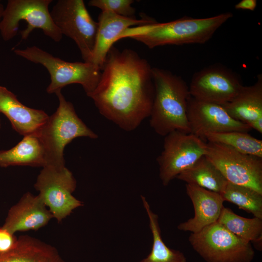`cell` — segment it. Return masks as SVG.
Returning <instances> with one entry per match:
<instances>
[{
  "label": "cell",
  "instance_id": "1",
  "mask_svg": "<svg viewBox=\"0 0 262 262\" xmlns=\"http://www.w3.org/2000/svg\"><path fill=\"white\" fill-rule=\"evenodd\" d=\"M152 68L135 51L112 46L99 82L89 97L99 113L126 131L150 116L155 88Z\"/></svg>",
  "mask_w": 262,
  "mask_h": 262
},
{
  "label": "cell",
  "instance_id": "2",
  "mask_svg": "<svg viewBox=\"0 0 262 262\" xmlns=\"http://www.w3.org/2000/svg\"><path fill=\"white\" fill-rule=\"evenodd\" d=\"M231 12L205 18L184 16L167 22H156L129 28L119 39L130 38L149 49L168 45L204 44L223 24L231 18Z\"/></svg>",
  "mask_w": 262,
  "mask_h": 262
},
{
  "label": "cell",
  "instance_id": "3",
  "mask_svg": "<svg viewBox=\"0 0 262 262\" xmlns=\"http://www.w3.org/2000/svg\"><path fill=\"white\" fill-rule=\"evenodd\" d=\"M155 93L150 114L151 127L165 136L174 131L191 133L187 117L189 86L179 76L169 71L152 68Z\"/></svg>",
  "mask_w": 262,
  "mask_h": 262
},
{
  "label": "cell",
  "instance_id": "4",
  "mask_svg": "<svg viewBox=\"0 0 262 262\" xmlns=\"http://www.w3.org/2000/svg\"><path fill=\"white\" fill-rule=\"evenodd\" d=\"M55 94L59 106L37 135L45 150L47 165L63 166L65 165L64 151L68 144L79 137L96 139L98 136L78 117L73 104L61 91Z\"/></svg>",
  "mask_w": 262,
  "mask_h": 262
},
{
  "label": "cell",
  "instance_id": "5",
  "mask_svg": "<svg viewBox=\"0 0 262 262\" xmlns=\"http://www.w3.org/2000/svg\"><path fill=\"white\" fill-rule=\"evenodd\" d=\"M14 52L30 62L42 65L47 69L50 76V82L47 88L49 94H56L67 85L77 83L82 86L88 96L95 90L100 80L101 69L93 63L66 61L35 46L17 49Z\"/></svg>",
  "mask_w": 262,
  "mask_h": 262
},
{
  "label": "cell",
  "instance_id": "6",
  "mask_svg": "<svg viewBox=\"0 0 262 262\" xmlns=\"http://www.w3.org/2000/svg\"><path fill=\"white\" fill-rule=\"evenodd\" d=\"M52 0H9L4 8L0 21L2 38L8 41L17 33L19 22L27 23L21 32V39H27L35 29H40L44 34L56 42H60L63 35L54 23L49 7Z\"/></svg>",
  "mask_w": 262,
  "mask_h": 262
},
{
  "label": "cell",
  "instance_id": "7",
  "mask_svg": "<svg viewBox=\"0 0 262 262\" xmlns=\"http://www.w3.org/2000/svg\"><path fill=\"white\" fill-rule=\"evenodd\" d=\"M188 241L193 249L206 262H252V244L233 234L217 222L196 233Z\"/></svg>",
  "mask_w": 262,
  "mask_h": 262
},
{
  "label": "cell",
  "instance_id": "8",
  "mask_svg": "<svg viewBox=\"0 0 262 262\" xmlns=\"http://www.w3.org/2000/svg\"><path fill=\"white\" fill-rule=\"evenodd\" d=\"M62 35L72 39L84 62L91 63L98 23L91 16L82 0H58L50 11Z\"/></svg>",
  "mask_w": 262,
  "mask_h": 262
},
{
  "label": "cell",
  "instance_id": "9",
  "mask_svg": "<svg viewBox=\"0 0 262 262\" xmlns=\"http://www.w3.org/2000/svg\"><path fill=\"white\" fill-rule=\"evenodd\" d=\"M34 186L39 191L38 196L58 222L74 209L83 206L82 202L72 195L76 181L65 165L43 167Z\"/></svg>",
  "mask_w": 262,
  "mask_h": 262
},
{
  "label": "cell",
  "instance_id": "10",
  "mask_svg": "<svg viewBox=\"0 0 262 262\" xmlns=\"http://www.w3.org/2000/svg\"><path fill=\"white\" fill-rule=\"evenodd\" d=\"M205 156L228 182L262 194V158L240 153L221 144L208 142Z\"/></svg>",
  "mask_w": 262,
  "mask_h": 262
},
{
  "label": "cell",
  "instance_id": "11",
  "mask_svg": "<svg viewBox=\"0 0 262 262\" xmlns=\"http://www.w3.org/2000/svg\"><path fill=\"white\" fill-rule=\"evenodd\" d=\"M206 152L207 143L193 133L176 131L166 135L163 150L157 159L163 184L167 186Z\"/></svg>",
  "mask_w": 262,
  "mask_h": 262
},
{
  "label": "cell",
  "instance_id": "12",
  "mask_svg": "<svg viewBox=\"0 0 262 262\" xmlns=\"http://www.w3.org/2000/svg\"><path fill=\"white\" fill-rule=\"evenodd\" d=\"M243 86L232 70L213 65L194 74L189 90L190 96L196 100L222 105L231 100Z\"/></svg>",
  "mask_w": 262,
  "mask_h": 262
},
{
  "label": "cell",
  "instance_id": "13",
  "mask_svg": "<svg viewBox=\"0 0 262 262\" xmlns=\"http://www.w3.org/2000/svg\"><path fill=\"white\" fill-rule=\"evenodd\" d=\"M187 113L191 133L201 139L208 133L248 132L251 129L247 124L232 118L222 105L199 101L191 96Z\"/></svg>",
  "mask_w": 262,
  "mask_h": 262
},
{
  "label": "cell",
  "instance_id": "14",
  "mask_svg": "<svg viewBox=\"0 0 262 262\" xmlns=\"http://www.w3.org/2000/svg\"><path fill=\"white\" fill-rule=\"evenodd\" d=\"M157 21L154 19L143 16L141 19L128 17L118 15L112 12L103 11L98 17V28L91 63L98 66L101 69L107 54L121 34L133 26L153 24Z\"/></svg>",
  "mask_w": 262,
  "mask_h": 262
},
{
  "label": "cell",
  "instance_id": "15",
  "mask_svg": "<svg viewBox=\"0 0 262 262\" xmlns=\"http://www.w3.org/2000/svg\"><path fill=\"white\" fill-rule=\"evenodd\" d=\"M53 218L38 196L28 192L9 210L2 226L13 234L16 231L37 230Z\"/></svg>",
  "mask_w": 262,
  "mask_h": 262
},
{
  "label": "cell",
  "instance_id": "16",
  "mask_svg": "<svg viewBox=\"0 0 262 262\" xmlns=\"http://www.w3.org/2000/svg\"><path fill=\"white\" fill-rule=\"evenodd\" d=\"M186 194L194 209V216L178 226L183 231L196 233L217 221L223 206L221 194L199 186L186 184Z\"/></svg>",
  "mask_w": 262,
  "mask_h": 262
},
{
  "label": "cell",
  "instance_id": "17",
  "mask_svg": "<svg viewBox=\"0 0 262 262\" xmlns=\"http://www.w3.org/2000/svg\"><path fill=\"white\" fill-rule=\"evenodd\" d=\"M0 113L11 122L12 128L23 136L37 134L49 116L44 111L28 107L16 95L0 86Z\"/></svg>",
  "mask_w": 262,
  "mask_h": 262
},
{
  "label": "cell",
  "instance_id": "18",
  "mask_svg": "<svg viewBox=\"0 0 262 262\" xmlns=\"http://www.w3.org/2000/svg\"><path fill=\"white\" fill-rule=\"evenodd\" d=\"M233 119L248 125L262 117V75L250 86H243L230 101L222 105Z\"/></svg>",
  "mask_w": 262,
  "mask_h": 262
},
{
  "label": "cell",
  "instance_id": "19",
  "mask_svg": "<svg viewBox=\"0 0 262 262\" xmlns=\"http://www.w3.org/2000/svg\"><path fill=\"white\" fill-rule=\"evenodd\" d=\"M0 262H65L56 248L29 236H20L12 250L0 253Z\"/></svg>",
  "mask_w": 262,
  "mask_h": 262
},
{
  "label": "cell",
  "instance_id": "20",
  "mask_svg": "<svg viewBox=\"0 0 262 262\" xmlns=\"http://www.w3.org/2000/svg\"><path fill=\"white\" fill-rule=\"evenodd\" d=\"M17 165L42 167L47 165L45 150L36 134L24 136L10 149L0 150V167Z\"/></svg>",
  "mask_w": 262,
  "mask_h": 262
},
{
  "label": "cell",
  "instance_id": "21",
  "mask_svg": "<svg viewBox=\"0 0 262 262\" xmlns=\"http://www.w3.org/2000/svg\"><path fill=\"white\" fill-rule=\"evenodd\" d=\"M176 178L186 183L221 194L228 181L220 171L205 156L198 160Z\"/></svg>",
  "mask_w": 262,
  "mask_h": 262
},
{
  "label": "cell",
  "instance_id": "22",
  "mask_svg": "<svg viewBox=\"0 0 262 262\" xmlns=\"http://www.w3.org/2000/svg\"><path fill=\"white\" fill-rule=\"evenodd\" d=\"M217 222L236 236L252 244L258 251H262V219L245 218L223 207Z\"/></svg>",
  "mask_w": 262,
  "mask_h": 262
},
{
  "label": "cell",
  "instance_id": "23",
  "mask_svg": "<svg viewBox=\"0 0 262 262\" xmlns=\"http://www.w3.org/2000/svg\"><path fill=\"white\" fill-rule=\"evenodd\" d=\"M141 198L149 218L153 244L149 254L140 262H187L186 258L182 252L166 246L161 237L158 215L152 211L145 197L141 196Z\"/></svg>",
  "mask_w": 262,
  "mask_h": 262
},
{
  "label": "cell",
  "instance_id": "24",
  "mask_svg": "<svg viewBox=\"0 0 262 262\" xmlns=\"http://www.w3.org/2000/svg\"><path fill=\"white\" fill-rule=\"evenodd\" d=\"M204 138L208 142L229 146L240 153L262 158V141L247 132L232 131L208 133Z\"/></svg>",
  "mask_w": 262,
  "mask_h": 262
},
{
  "label": "cell",
  "instance_id": "25",
  "mask_svg": "<svg viewBox=\"0 0 262 262\" xmlns=\"http://www.w3.org/2000/svg\"><path fill=\"white\" fill-rule=\"evenodd\" d=\"M221 195L224 201L232 203L254 217L262 219V194L228 182Z\"/></svg>",
  "mask_w": 262,
  "mask_h": 262
},
{
  "label": "cell",
  "instance_id": "26",
  "mask_svg": "<svg viewBox=\"0 0 262 262\" xmlns=\"http://www.w3.org/2000/svg\"><path fill=\"white\" fill-rule=\"evenodd\" d=\"M134 1L132 0H91L88 5L99 8L102 11H108L121 16L135 17V9L131 6Z\"/></svg>",
  "mask_w": 262,
  "mask_h": 262
},
{
  "label": "cell",
  "instance_id": "27",
  "mask_svg": "<svg viewBox=\"0 0 262 262\" xmlns=\"http://www.w3.org/2000/svg\"><path fill=\"white\" fill-rule=\"evenodd\" d=\"M18 241L14 235L2 227H0V253L10 251L16 245Z\"/></svg>",
  "mask_w": 262,
  "mask_h": 262
},
{
  "label": "cell",
  "instance_id": "28",
  "mask_svg": "<svg viewBox=\"0 0 262 262\" xmlns=\"http://www.w3.org/2000/svg\"><path fill=\"white\" fill-rule=\"evenodd\" d=\"M257 5L256 0H242L235 5L236 9L254 11Z\"/></svg>",
  "mask_w": 262,
  "mask_h": 262
},
{
  "label": "cell",
  "instance_id": "29",
  "mask_svg": "<svg viewBox=\"0 0 262 262\" xmlns=\"http://www.w3.org/2000/svg\"><path fill=\"white\" fill-rule=\"evenodd\" d=\"M248 126L252 129L257 131L259 133H262V117L256 119L250 123Z\"/></svg>",
  "mask_w": 262,
  "mask_h": 262
},
{
  "label": "cell",
  "instance_id": "30",
  "mask_svg": "<svg viewBox=\"0 0 262 262\" xmlns=\"http://www.w3.org/2000/svg\"><path fill=\"white\" fill-rule=\"evenodd\" d=\"M3 10H4V6L1 3H0V21L1 19Z\"/></svg>",
  "mask_w": 262,
  "mask_h": 262
},
{
  "label": "cell",
  "instance_id": "31",
  "mask_svg": "<svg viewBox=\"0 0 262 262\" xmlns=\"http://www.w3.org/2000/svg\"><path fill=\"white\" fill-rule=\"evenodd\" d=\"M1 125H0V128Z\"/></svg>",
  "mask_w": 262,
  "mask_h": 262
}]
</instances>
